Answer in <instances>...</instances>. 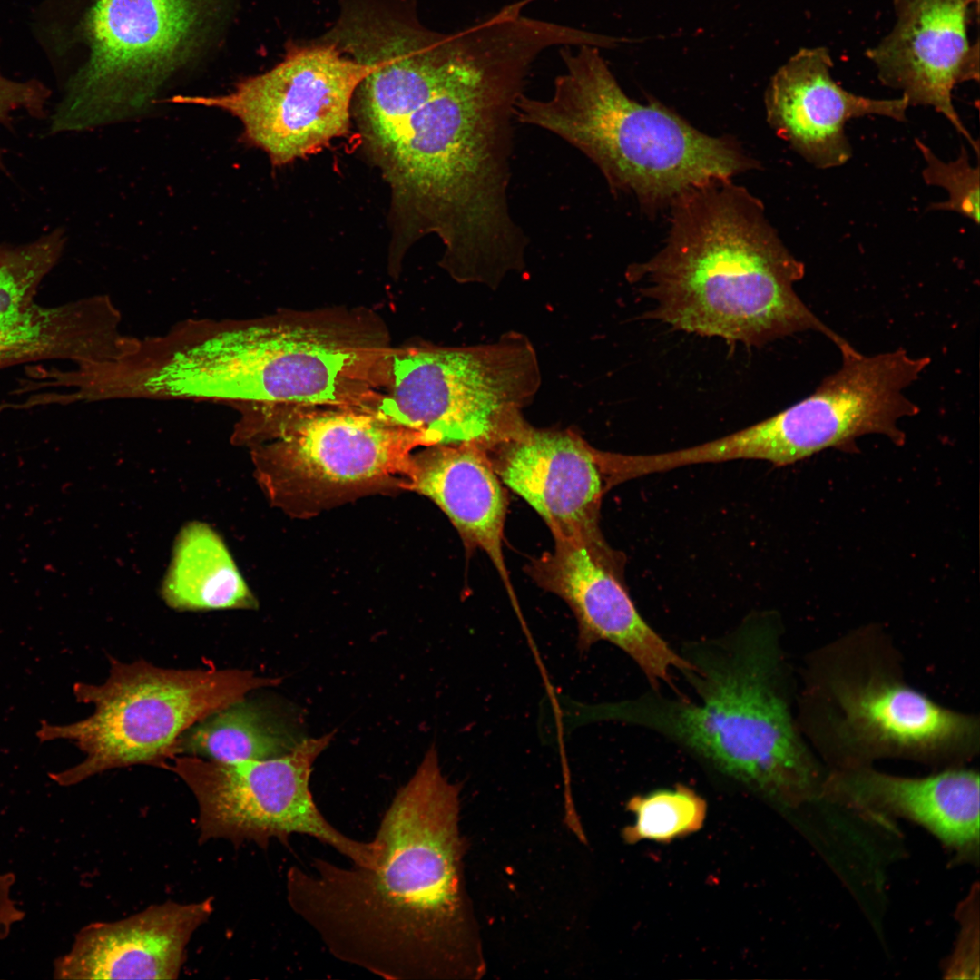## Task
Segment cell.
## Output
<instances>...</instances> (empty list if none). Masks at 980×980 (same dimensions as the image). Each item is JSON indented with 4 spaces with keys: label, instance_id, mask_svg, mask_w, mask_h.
Returning a JSON list of instances; mask_svg holds the SVG:
<instances>
[{
    "label": "cell",
    "instance_id": "cell-10",
    "mask_svg": "<svg viewBox=\"0 0 980 980\" xmlns=\"http://www.w3.org/2000/svg\"><path fill=\"white\" fill-rule=\"evenodd\" d=\"M842 363L805 398L736 434L745 459L787 466L827 448L857 451V439L879 434L905 443L898 421L919 407L905 393L930 364L906 349L864 355L852 346Z\"/></svg>",
    "mask_w": 980,
    "mask_h": 980
},
{
    "label": "cell",
    "instance_id": "cell-9",
    "mask_svg": "<svg viewBox=\"0 0 980 980\" xmlns=\"http://www.w3.org/2000/svg\"><path fill=\"white\" fill-rule=\"evenodd\" d=\"M332 738L328 733L305 739L283 755L232 763L177 755L162 769L179 776L194 795L201 843L223 838L265 849L271 839L288 845L290 836L300 834L328 845L355 865L374 867L378 840L358 841L338 831L309 789L312 765Z\"/></svg>",
    "mask_w": 980,
    "mask_h": 980
},
{
    "label": "cell",
    "instance_id": "cell-17",
    "mask_svg": "<svg viewBox=\"0 0 980 980\" xmlns=\"http://www.w3.org/2000/svg\"><path fill=\"white\" fill-rule=\"evenodd\" d=\"M833 62L822 46L801 48L771 77L765 93L767 121L777 135L818 169L847 163L852 149L846 124L877 115L906 121L904 96L877 99L853 93L831 75Z\"/></svg>",
    "mask_w": 980,
    "mask_h": 980
},
{
    "label": "cell",
    "instance_id": "cell-3",
    "mask_svg": "<svg viewBox=\"0 0 980 980\" xmlns=\"http://www.w3.org/2000/svg\"><path fill=\"white\" fill-rule=\"evenodd\" d=\"M688 653L693 669L684 674L698 700L641 696L624 704L623 719L778 801L798 804L820 791L819 771L780 686L776 632L747 623Z\"/></svg>",
    "mask_w": 980,
    "mask_h": 980
},
{
    "label": "cell",
    "instance_id": "cell-1",
    "mask_svg": "<svg viewBox=\"0 0 980 980\" xmlns=\"http://www.w3.org/2000/svg\"><path fill=\"white\" fill-rule=\"evenodd\" d=\"M460 786L431 747L394 797L374 867L314 858L286 874L290 909L337 959L392 980H471L486 970L466 891Z\"/></svg>",
    "mask_w": 980,
    "mask_h": 980
},
{
    "label": "cell",
    "instance_id": "cell-26",
    "mask_svg": "<svg viewBox=\"0 0 980 980\" xmlns=\"http://www.w3.org/2000/svg\"><path fill=\"white\" fill-rule=\"evenodd\" d=\"M48 96L49 91L38 81L15 82L0 74V122L8 124L18 110L41 115Z\"/></svg>",
    "mask_w": 980,
    "mask_h": 980
},
{
    "label": "cell",
    "instance_id": "cell-14",
    "mask_svg": "<svg viewBox=\"0 0 980 980\" xmlns=\"http://www.w3.org/2000/svg\"><path fill=\"white\" fill-rule=\"evenodd\" d=\"M613 553L606 543L555 541L527 565V572L543 589L561 597L577 621V647L588 651L606 641L627 653L642 670L652 687L671 685L670 670L693 668L675 652L638 612L615 572Z\"/></svg>",
    "mask_w": 980,
    "mask_h": 980
},
{
    "label": "cell",
    "instance_id": "cell-15",
    "mask_svg": "<svg viewBox=\"0 0 980 980\" xmlns=\"http://www.w3.org/2000/svg\"><path fill=\"white\" fill-rule=\"evenodd\" d=\"M830 689L835 738L852 759L935 760L968 755L977 748V720L940 706L893 677H841Z\"/></svg>",
    "mask_w": 980,
    "mask_h": 980
},
{
    "label": "cell",
    "instance_id": "cell-4",
    "mask_svg": "<svg viewBox=\"0 0 980 980\" xmlns=\"http://www.w3.org/2000/svg\"><path fill=\"white\" fill-rule=\"evenodd\" d=\"M572 47L561 48L565 71L555 78L553 94H523L515 120L578 149L612 190L653 212L692 188L758 167L732 138L708 135L660 103L629 98L600 48Z\"/></svg>",
    "mask_w": 980,
    "mask_h": 980
},
{
    "label": "cell",
    "instance_id": "cell-25",
    "mask_svg": "<svg viewBox=\"0 0 980 980\" xmlns=\"http://www.w3.org/2000/svg\"><path fill=\"white\" fill-rule=\"evenodd\" d=\"M915 143L925 160L922 171L924 181L930 186H937L947 193L944 201L934 202L928 210L956 212L979 224V166H973L968 152L961 147L959 155L952 161L945 162L922 141L915 139Z\"/></svg>",
    "mask_w": 980,
    "mask_h": 980
},
{
    "label": "cell",
    "instance_id": "cell-23",
    "mask_svg": "<svg viewBox=\"0 0 980 980\" xmlns=\"http://www.w3.org/2000/svg\"><path fill=\"white\" fill-rule=\"evenodd\" d=\"M247 697V696H246ZM243 699L204 717L178 740L175 756L232 763L263 760L289 752L296 741L268 706Z\"/></svg>",
    "mask_w": 980,
    "mask_h": 980
},
{
    "label": "cell",
    "instance_id": "cell-18",
    "mask_svg": "<svg viewBox=\"0 0 980 980\" xmlns=\"http://www.w3.org/2000/svg\"><path fill=\"white\" fill-rule=\"evenodd\" d=\"M213 912V898L166 901L126 918L91 923L54 962L56 979H176L194 932Z\"/></svg>",
    "mask_w": 980,
    "mask_h": 980
},
{
    "label": "cell",
    "instance_id": "cell-11",
    "mask_svg": "<svg viewBox=\"0 0 980 980\" xmlns=\"http://www.w3.org/2000/svg\"><path fill=\"white\" fill-rule=\"evenodd\" d=\"M367 74L331 43L295 46L272 69L241 80L228 94L167 101L230 113L242 123V138L281 166L348 132L351 101Z\"/></svg>",
    "mask_w": 980,
    "mask_h": 980
},
{
    "label": "cell",
    "instance_id": "cell-2",
    "mask_svg": "<svg viewBox=\"0 0 980 980\" xmlns=\"http://www.w3.org/2000/svg\"><path fill=\"white\" fill-rule=\"evenodd\" d=\"M670 210L663 246L626 273L654 303L644 318L731 346L760 348L808 330L838 349L849 344L797 294L805 266L748 190L732 179L712 181L683 193Z\"/></svg>",
    "mask_w": 980,
    "mask_h": 980
},
{
    "label": "cell",
    "instance_id": "cell-20",
    "mask_svg": "<svg viewBox=\"0 0 980 980\" xmlns=\"http://www.w3.org/2000/svg\"><path fill=\"white\" fill-rule=\"evenodd\" d=\"M407 490L431 499L465 544L484 551L511 591L503 554L507 498L485 453L465 445H433L413 453Z\"/></svg>",
    "mask_w": 980,
    "mask_h": 980
},
{
    "label": "cell",
    "instance_id": "cell-7",
    "mask_svg": "<svg viewBox=\"0 0 980 980\" xmlns=\"http://www.w3.org/2000/svg\"><path fill=\"white\" fill-rule=\"evenodd\" d=\"M279 681L239 669L177 670L111 658L103 683L74 685L76 700L94 706L92 715L66 725L41 722L40 741L72 740L85 754L82 762L50 778L68 787L113 769L162 768L175 756L179 738L196 722Z\"/></svg>",
    "mask_w": 980,
    "mask_h": 980
},
{
    "label": "cell",
    "instance_id": "cell-24",
    "mask_svg": "<svg viewBox=\"0 0 980 980\" xmlns=\"http://www.w3.org/2000/svg\"><path fill=\"white\" fill-rule=\"evenodd\" d=\"M627 808L634 815L633 824L623 830L629 843L668 842L688 835L702 826L706 814L703 799L682 785L632 797Z\"/></svg>",
    "mask_w": 980,
    "mask_h": 980
},
{
    "label": "cell",
    "instance_id": "cell-8",
    "mask_svg": "<svg viewBox=\"0 0 980 980\" xmlns=\"http://www.w3.org/2000/svg\"><path fill=\"white\" fill-rule=\"evenodd\" d=\"M217 0H95L83 21L86 64L69 81L53 132L138 114L198 49Z\"/></svg>",
    "mask_w": 980,
    "mask_h": 980
},
{
    "label": "cell",
    "instance_id": "cell-12",
    "mask_svg": "<svg viewBox=\"0 0 980 980\" xmlns=\"http://www.w3.org/2000/svg\"><path fill=\"white\" fill-rule=\"evenodd\" d=\"M471 28L432 32L377 8H349L330 36L368 68L358 93V121L372 130L400 125L426 101L463 57Z\"/></svg>",
    "mask_w": 980,
    "mask_h": 980
},
{
    "label": "cell",
    "instance_id": "cell-5",
    "mask_svg": "<svg viewBox=\"0 0 980 980\" xmlns=\"http://www.w3.org/2000/svg\"><path fill=\"white\" fill-rule=\"evenodd\" d=\"M233 440L253 447L270 501L297 517L406 489L423 436L366 407L236 408Z\"/></svg>",
    "mask_w": 980,
    "mask_h": 980
},
{
    "label": "cell",
    "instance_id": "cell-22",
    "mask_svg": "<svg viewBox=\"0 0 980 980\" xmlns=\"http://www.w3.org/2000/svg\"><path fill=\"white\" fill-rule=\"evenodd\" d=\"M162 595L170 607L179 611L257 606L223 541L201 523H191L181 531Z\"/></svg>",
    "mask_w": 980,
    "mask_h": 980
},
{
    "label": "cell",
    "instance_id": "cell-21",
    "mask_svg": "<svg viewBox=\"0 0 980 980\" xmlns=\"http://www.w3.org/2000/svg\"><path fill=\"white\" fill-rule=\"evenodd\" d=\"M64 242V233L55 230L27 244L0 245V368L60 355L64 340L61 315L34 298Z\"/></svg>",
    "mask_w": 980,
    "mask_h": 980
},
{
    "label": "cell",
    "instance_id": "cell-13",
    "mask_svg": "<svg viewBox=\"0 0 980 980\" xmlns=\"http://www.w3.org/2000/svg\"><path fill=\"white\" fill-rule=\"evenodd\" d=\"M893 28L866 52L880 82L898 90L909 106L945 116L978 155L952 96L957 84L979 81V43L969 36L979 0H893Z\"/></svg>",
    "mask_w": 980,
    "mask_h": 980
},
{
    "label": "cell",
    "instance_id": "cell-16",
    "mask_svg": "<svg viewBox=\"0 0 980 980\" xmlns=\"http://www.w3.org/2000/svg\"><path fill=\"white\" fill-rule=\"evenodd\" d=\"M501 482L544 519L554 541L599 542V511L609 490L602 452L572 430L525 423L484 451Z\"/></svg>",
    "mask_w": 980,
    "mask_h": 980
},
{
    "label": "cell",
    "instance_id": "cell-6",
    "mask_svg": "<svg viewBox=\"0 0 980 980\" xmlns=\"http://www.w3.org/2000/svg\"><path fill=\"white\" fill-rule=\"evenodd\" d=\"M537 357L522 334L491 344L392 348L385 386L368 407L420 434L427 446L487 450L526 422L523 409L540 386Z\"/></svg>",
    "mask_w": 980,
    "mask_h": 980
},
{
    "label": "cell",
    "instance_id": "cell-19",
    "mask_svg": "<svg viewBox=\"0 0 980 980\" xmlns=\"http://www.w3.org/2000/svg\"><path fill=\"white\" fill-rule=\"evenodd\" d=\"M820 792L856 809L913 820L965 857L978 851L979 776L971 769L906 778L847 767L829 774Z\"/></svg>",
    "mask_w": 980,
    "mask_h": 980
}]
</instances>
